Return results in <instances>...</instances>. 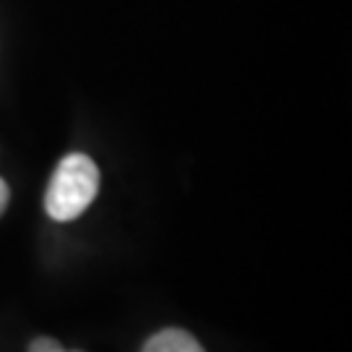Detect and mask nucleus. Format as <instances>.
<instances>
[{
	"label": "nucleus",
	"instance_id": "obj_2",
	"mask_svg": "<svg viewBox=\"0 0 352 352\" xmlns=\"http://www.w3.org/2000/svg\"><path fill=\"white\" fill-rule=\"evenodd\" d=\"M141 352H204V347L183 329H162L149 337Z\"/></svg>",
	"mask_w": 352,
	"mask_h": 352
},
{
	"label": "nucleus",
	"instance_id": "obj_3",
	"mask_svg": "<svg viewBox=\"0 0 352 352\" xmlns=\"http://www.w3.org/2000/svg\"><path fill=\"white\" fill-rule=\"evenodd\" d=\"M29 352H65V350L55 340H50V337H39V340L32 342ZM74 352H78V350H74Z\"/></svg>",
	"mask_w": 352,
	"mask_h": 352
},
{
	"label": "nucleus",
	"instance_id": "obj_4",
	"mask_svg": "<svg viewBox=\"0 0 352 352\" xmlns=\"http://www.w3.org/2000/svg\"><path fill=\"white\" fill-rule=\"evenodd\" d=\"M8 186L3 183V177H0V217H3V212H6V206H8Z\"/></svg>",
	"mask_w": 352,
	"mask_h": 352
},
{
	"label": "nucleus",
	"instance_id": "obj_1",
	"mask_svg": "<svg viewBox=\"0 0 352 352\" xmlns=\"http://www.w3.org/2000/svg\"><path fill=\"white\" fill-rule=\"evenodd\" d=\"M100 190V170L87 154L60 160L45 193V209L55 222H71L94 201Z\"/></svg>",
	"mask_w": 352,
	"mask_h": 352
}]
</instances>
